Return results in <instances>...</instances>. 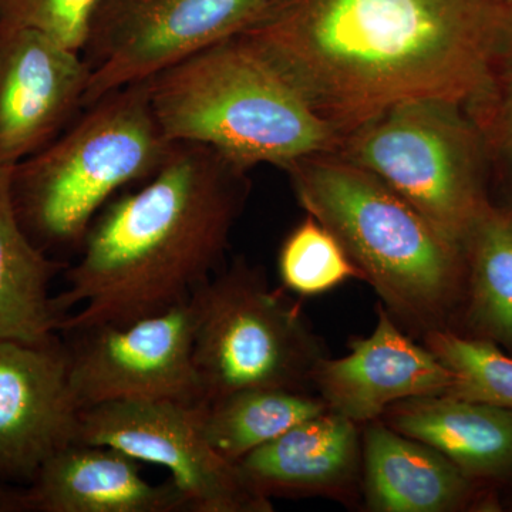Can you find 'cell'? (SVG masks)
Masks as SVG:
<instances>
[{"instance_id":"cell-1","label":"cell","mask_w":512,"mask_h":512,"mask_svg":"<svg viewBox=\"0 0 512 512\" xmlns=\"http://www.w3.org/2000/svg\"><path fill=\"white\" fill-rule=\"evenodd\" d=\"M245 37L340 133L407 100L470 110L512 53L500 0H281Z\"/></svg>"},{"instance_id":"cell-2","label":"cell","mask_w":512,"mask_h":512,"mask_svg":"<svg viewBox=\"0 0 512 512\" xmlns=\"http://www.w3.org/2000/svg\"><path fill=\"white\" fill-rule=\"evenodd\" d=\"M248 171L214 148L177 141L150 180L111 201L55 295L60 335L170 311L220 271L247 204Z\"/></svg>"},{"instance_id":"cell-3","label":"cell","mask_w":512,"mask_h":512,"mask_svg":"<svg viewBox=\"0 0 512 512\" xmlns=\"http://www.w3.org/2000/svg\"><path fill=\"white\" fill-rule=\"evenodd\" d=\"M306 214L338 238L350 261L406 329L453 328L463 311V248L376 175L336 153L285 165Z\"/></svg>"},{"instance_id":"cell-4","label":"cell","mask_w":512,"mask_h":512,"mask_svg":"<svg viewBox=\"0 0 512 512\" xmlns=\"http://www.w3.org/2000/svg\"><path fill=\"white\" fill-rule=\"evenodd\" d=\"M170 141L205 144L249 171L335 153L342 133L245 37L195 53L148 79Z\"/></svg>"},{"instance_id":"cell-5","label":"cell","mask_w":512,"mask_h":512,"mask_svg":"<svg viewBox=\"0 0 512 512\" xmlns=\"http://www.w3.org/2000/svg\"><path fill=\"white\" fill-rule=\"evenodd\" d=\"M174 144L158 124L148 79L106 94L13 165L10 188L23 231L53 258L80 252L101 208L126 185L150 180Z\"/></svg>"},{"instance_id":"cell-6","label":"cell","mask_w":512,"mask_h":512,"mask_svg":"<svg viewBox=\"0 0 512 512\" xmlns=\"http://www.w3.org/2000/svg\"><path fill=\"white\" fill-rule=\"evenodd\" d=\"M335 153L376 175L461 248L490 202L487 143L463 104H394L343 134Z\"/></svg>"},{"instance_id":"cell-7","label":"cell","mask_w":512,"mask_h":512,"mask_svg":"<svg viewBox=\"0 0 512 512\" xmlns=\"http://www.w3.org/2000/svg\"><path fill=\"white\" fill-rule=\"evenodd\" d=\"M194 363L204 402L259 387L308 390L322 345L301 305L235 258L191 296Z\"/></svg>"},{"instance_id":"cell-8","label":"cell","mask_w":512,"mask_h":512,"mask_svg":"<svg viewBox=\"0 0 512 512\" xmlns=\"http://www.w3.org/2000/svg\"><path fill=\"white\" fill-rule=\"evenodd\" d=\"M281 0H104L83 107L254 28Z\"/></svg>"},{"instance_id":"cell-9","label":"cell","mask_w":512,"mask_h":512,"mask_svg":"<svg viewBox=\"0 0 512 512\" xmlns=\"http://www.w3.org/2000/svg\"><path fill=\"white\" fill-rule=\"evenodd\" d=\"M202 403L114 402L80 410V443L119 448L168 470L188 512H272L237 463L220 456L202 430Z\"/></svg>"},{"instance_id":"cell-10","label":"cell","mask_w":512,"mask_h":512,"mask_svg":"<svg viewBox=\"0 0 512 512\" xmlns=\"http://www.w3.org/2000/svg\"><path fill=\"white\" fill-rule=\"evenodd\" d=\"M191 298L127 323L62 333L69 382L80 410L114 402H204L194 363Z\"/></svg>"},{"instance_id":"cell-11","label":"cell","mask_w":512,"mask_h":512,"mask_svg":"<svg viewBox=\"0 0 512 512\" xmlns=\"http://www.w3.org/2000/svg\"><path fill=\"white\" fill-rule=\"evenodd\" d=\"M79 413L62 336L0 339V481L29 484L47 458L76 439Z\"/></svg>"},{"instance_id":"cell-12","label":"cell","mask_w":512,"mask_h":512,"mask_svg":"<svg viewBox=\"0 0 512 512\" xmlns=\"http://www.w3.org/2000/svg\"><path fill=\"white\" fill-rule=\"evenodd\" d=\"M90 70L80 53L35 30L0 23V165H15L66 130Z\"/></svg>"},{"instance_id":"cell-13","label":"cell","mask_w":512,"mask_h":512,"mask_svg":"<svg viewBox=\"0 0 512 512\" xmlns=\"http://www.w3.org/2000/svg\"><path fill=\"white\" fill-rule=\"evenodd\" d=\"M397 325L379 303L376 328L367 338L352 340L346 356L319 360L311 386L329 410L362 426L394 403L453 390L456 373Z\"/></svg>"},{"instance_id":"cell-14","label":"cell","mask_w":512,"mask_h":512,"mask_svg":"<svg viewBox=\"0 0 512 512\" xmlns=\"http://www.w3.org/2000/svg\"><path fill=\"white\" fill-rule=\"evenodd\" d=\"M362 487L375 512L493 510V490L468 478L427 444L404 436L382 419L362 433Z\"/></svg>"},{"instance_id":"cell-15","label":"cell","mask_w":512,"mask_h":512,"mask_svg":"<svg viewBox=\"0 0 512 512\" xmlns=\"http://www.w3.org/2000/svg\"><path fill=\"white\" fill-rule=\"evenodd\" d=\"M25 488L30 512H188L173 481L151 483L140 461L103 444L72 441Z\"/></svg>"},{"instance_id":"cell-16","label":"cell","mask_w":512,"mask_h":512,"mask_svg":"<svg viewBox=\"0 0 512 512\" xmlns=\"http://www.w3.org/2000/svg\"><path fill=\"white\" fill-rule=\"evenodd\" d=\"M249 484L266 498L346 500L362 480L359 424L326 410L238 461Z\"/></svg>"},{"instance_id":"cell-17","label":"cell","mask_w":512,"mask_h":512,"mask_svg":"<svg viewBox=\"0 0 512 512\" xmlns=\"http://www.w3.org/2000/svg\"><path fill=\"white\" fill-rule=\"evenodd\" d=\"M427 444L471 480L491 485L512 476V412L450 394L394 403L380 417Z\"/></svg>"},{"instance_id":"cell-18","label":"cell","mask_w":512,"mask_h":512,"mask_svg":"<svg viewBox=\"0 0 512 512\" xmlns=\"http://www.w3.org/2000/svg\"><path fill=\"white\" fill-rule=\"evenodd\" d=\"M13 165H0V339L43 343L60 335L66 316L50 285L66 261L30 241L12 200Z\"/></svg>"},{"instance_id":"cell-19","label":"cell","mask_w":512,"mask_h":512,"mask_svg":"<svg viewBox=\"0 0 512 512\" xmlns=\"http://www.w3.org/2000/svg\"><path fill=\"white\" fill-rule=\"evenodd\" d=\"M463 319L470 336L512 353V205L488 202L463 241Z\"/></svg>"},{"instance_id":"cell-20","label":"cell","mask_w":512,"mask_h":512,"mask_svg":"<svg viewBox=\"0 0 512 512\" xmlns=\"http://www.w3.org/2000/svg\"><path fill=\"white\" fill-rule=\"evenodd\" d=\"M329 410L308 390L259 387L202 403L205 437L220 456L232 463L269 441Z\"/></svg>"},{"instance_id":"cell-21","label":"cell","mask_w":512,"mask_h":512,"mask_svg":"<svg viewBox=\"0 0 512 512\" xmlns=\"http://www.w3.org/2000/svg\"><path fill=\"white\" fill-rule=\"evenodd\" d=\"M424 345L457 375L450 396L512 412V353L495 343L456 330H433Z\"/></svg>"},{"instance_id":"cell-22","label":"cell","mask_w":512,"mask_h":512,"mask_svg":"<svg viewBox=\"0 0 512 512\" xmlns=\"http://www.w3.org/2000/svg\"><path fill=\"white\" fill-rule=\"evenodd\" d=\"M278 271L284 288L301 296L332 291L349 279L362 281L338 238L309 214L285 238Z\"/></svg>"},{"instance_id":"cell-23","label":"cell","mask_w":512,"mask_h":512,"mask_svg":"<svg viewBox=\"0 0 512 512\" xmlns=\"http://www.w3.org/2000/svg\"><path fill=\"white\" fill-rule=\"evenodd\" d=\"M104 0H0V23L35 30L83 53Z\"/></svg>"},{"instance_id":"cell-24","label":"cell","mask_w":512,"mask_h":512,"mask_svg":"<svg viewBox=\"0 0 512 512\" xmlns=\"http://www.w3.org/2000/svg\"><path fill=\"white\" fill-rule=\"evenodd\" d=\"M468 111L483 131L490 157L503 163L512 191V53L501 67L493 89Z\"/></svg>"},{"instance_id":"cell-25","label":"cell","mask_w":512,"mask_h":512,"mask_svg":"<svg viewBox=\"0 0 512 512\" xmlns=\"http://www.w3.org/2000/svg\"><path fill=\"white\" fill-rule=\"evenodd\" d=\"M0 512H30L26 488L12 487L0 481Z\"/></svg>"},{"instance_id":"cell-26","label":"cell","mask_w":512,"mask_h":512,"mask_svg":"<svg viewBox=\"0 0 512 512\" xmlns=\"http://www.w3.org/2000/svg\"><path fill=\"white\" fill-rule=\"evenodd\" d=\"M500 2L505 3V5L512 6V0H500Z\"/></svg>"},{"instance_id":"cell-27","label":"cell","mask_w":512,"mask_h":512,"mask_svg":"<svg viewBox=\"0 0 512 512\" xmlns=\"http://www.w3.org/2000/svg\"><path fill=\"white\" fill-rule=\"evenodd\" d=\"M511 508H512V503H511Z\"/></svg>"}]
</instances>
